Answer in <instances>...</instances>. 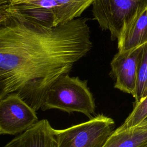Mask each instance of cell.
Returning <instances> with one entry per match:
<instances>
[{
    "label": "cell",
    "instance_id": "1",
    "mask_svg": "<svg viewBox=\"0 0 147 147\" xmlns=\"http://www.w3.org/2000/svg\"><path fill=\"white\" fill-rule=\"evenodd\" d=\"M92 47L86 18L48 26L1 9L0 99L16 93L38 111L52 84Z\"/></svg>",
    "mask_w": 147,
    "mask_h": 147
},
{
    "label": "cell",
    "instance_id": "2",
    "mask_svg": "<svg viewBox=\"0 0 147 147\" xmlns=\"http://www.w3.org/2000/svg\"><path fill=\"white\" fill-rule=\"evenodd\" d=\"M41 109L44 111L58 109L68 113L79 112L91 119L95 111V103L87 81L67 74L48 90Z\"/></svg>",
    "mask_w": 147,
    "mask_h": 147
},
{
    "label": "cell",
    "instance_id": "3",
    "mask_svg": "<svg viewBox=\"0 0 147 147\" xmlns=\"http://www.w3.org/2000/svg\"><path fill=\"white\" fill-rule=\"evenodd\" d=\"M92 13L100 28L109 30L112 40L147 8V0H94Z\"/></svg>",
    "mask_w": 147,
    "mask_h": 147
},
{
    "label": "cell",
    "instance_id": "4",
    "mask_svg": "<svg viewBox=\"0 0 147 147\" xmlns=\"http://www.w3.org/2000/svg\"><path fill=\"white\" fill-rule=\"evenodd\" d=\"M114 121L99 114L81 123L56 130V147H103L113 132Z\"/></svg>",
    "mask_w": 147,
    "mask_h": 147
},
{
    "label": "cell",
    "instance_id": "5",
    "mask_svg": "<svg viewBox=\"0 0 147 147\" xmlns=\"http://www.w3.org/2000/svg\"><path fill=\"white\" fill-rule=\"evenodd\" d=\"M36 111L17 94L0 99V134L24 132L38 122Z\"/></svg>",
    "mask_w": 147,
    "mask_h": 147
},
{
    "label": "cell",
    "instance_id": "6",
    "mask_svg": "<svg viewBox=\"0 0 147 147\" xmlns=\"http://www.w3.org/2000/svg\"><path fill=\"white\" fill-rule=\"evenodd\" d=\"M144 45L126 51H118L110 63L115 78L114 87L133 97L136 92L138 69Z\"/></svg>",
    "mask_w": 147,
    "mask_h": 147
},
{
    "label": "cell",
    "instance_id": "7",
    "mask_svg": "<svg viewBox=\"0 0 147 147\" xmlns=\"http://www.w3.org/2000/svg\"><path fill=\"white\" fill-rule=\"evenodd\" d=\"M55 129L44 119L16 137L3 147H56Z\"/></svg>",
    "mask_w": 147,
    "mask_h": 147
},
{
    "label": "cell",
    "instance_id": "8",
    "mask_svg": "<svg viewBox=\"0 0 147 147\" xmlns=\"http://www.w3.org/2000/svg\"><path fill=\"white\" fill-rule=\"evenodd\" d=\"M118 41V51H126L147 43V8L122 31Z\"/></svg>",
    "mask_w": 147,
    "mask_h": 147
},
{
    "label": "cell",
    "instance_id": "9",
    "mask_svg": "<svg viewBox=\"0 0 147 147\" xmlns=\"http://www.w3.org/2000/svg\"><path fill=\"white\" fill-rule=\"evenodd\" d=\"M103 147H147V119L134 127L116 129Z\"/></svg>",
    "mask_w": 147,
    "mask_h": 147
},
{
    "label": "cell",
    "instance_id": "10",
    "mask_svg": "<svg viewBox=\"0 0 147 147\" xmlns=\"http://www.w3.org/2000/svg\"><path fill=\"white\" fill-rule=\"evenodd\" d=\"M1 9L45 26H54V13L43 7L24 3H7L1 1Z\"/></svg>",
    "mask_w": 147,
    "mask_h": 147
},
{
    "label": "cell",
    "instance_id": "11",
    "mask_svg": "<svg viewBox=\"0 0 147 147\" xmlns=\"http://www.w3.org/2000/svg\"><path fill=\"white\" fill-rule=\"evenodd\" d=\"M59 6L60 24L78 18L94 0H53Z\"/></svg>",
    "mask_w": 147,
    "mask_h": 147
},
{
    "label": "cell",
    "instance_id": "12",
    "mask_svg": "<svg viewBox=\"0 0 147 147\" xmlns=\"http://www.w3.org/2000/svg\"><path fill=\"white\" fill-rule=\"evenodd\" d=\"M146 95H147V43L144 45L138 66L136 92L134 97L136 102L140 101Z\"/></svg>",
    "mask_w": 147,
    "mask_h": 147
},
{
    "label": "cell",
    "instance_id": "13",
    "mask_svg": "<svg viewBox=\"0 0 147 147\" xmlns=\"http://www.w3.org/2000/svg\"><path fill=\"white\" fill-rule=\"evenodd\" d=\"M147 118V95L136 102L133 110L118 128L123 129L136 126Z\"/></svg>",
    "mask_w": 147,
    "mask_h": 147
},
{
    "label": "cell",
    "instance_id": "14",
    "mask_svg": "<svg viewBox=\"0 0 147 147\" xmlns=\"http://www.w3.org/2000/svg\"><path fill=\"white\" fill-rule=\"evenodd\" d=\"M146 119H147V118H146Z\"/></svg>",
    "mask_w": 147,
    "mask_h": 147
}]
</instances>
